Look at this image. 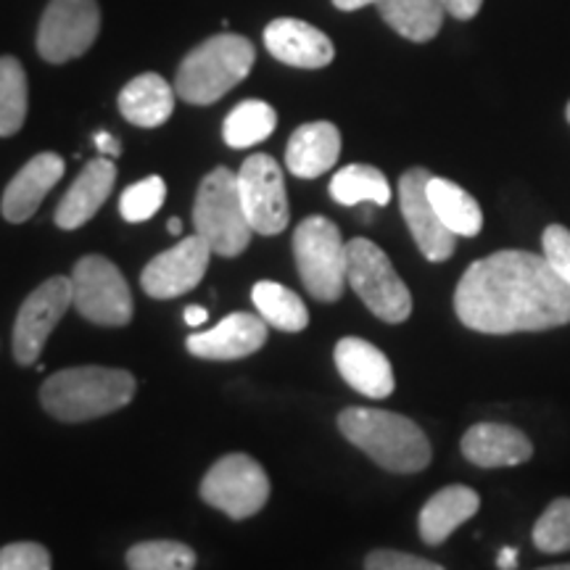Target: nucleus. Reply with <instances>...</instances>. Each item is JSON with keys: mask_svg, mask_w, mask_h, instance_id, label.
<instances>
[{"mask_svg": "<svg viewBox=\"0 0 570 570\" xmlns=\"http://www.w3.org/2000/svg\"><path fill=\"white\" fill-rule=\"evenodd\" d=\"M336 367L344 381L370 399L394 394V367L381 348L362 338H341L336 344Z\"/></svg>", "mask_w": 570, "mask_h": 570, "instance_id": "a211bd4d", "label": "nucleus"}, {"mask_svg": "<svg viewBox=\"0 0 570 570\" xmlns=\"http://www.w3.org/2000/svg\"><path fill=\"white\" fill-rule=\"evenodd\" d=\"M296 267L304 288L317 302L333 304L346 288V244L336 223L327 217H306L294 233Z\"/></svg>", "mask_w": 570, "mask_h": 570, "instance_id": "0eeeda50", "label": "nucleus"}, {"mask_svg": "<svg viewBox=\"0 0 570 570\" xmlns=\"http://www.w3.org/2000/svg\"><path fill=\"white\" fill-rule=\"evenodd\" d=\"M462 454L479 468H510L529 462L533 444L520 428L479 423L462 436Z\"/></svg>", "mask_w": 570, "mask_h": 570, "instance_id": "aec40b11", "label": "nucleus"}, {"mask_svg": "<svg viewBox=\"0 0 570 570\" xmlns=\"http://www.w3.org/2000/svg\"><path fill=\"white\" fill-rule=\"evenodd\" d=\"M428 198H431L433 209H436L439 219L449 233H454L458 238H473V235L481 233V206L458 183L446 180V177H431L428 180Z\"/></svg>", "mask_w": 570, "mask_h": 570, "instance_id": "b1692460", "label": "nucleus"}, {"mask_svg": "<svg viewBox=\"0 0 570 570\" xmlns=\"http://www.w3.org/2000/svg\"><path fill=\"white\" fill-rule=\"evenodd\" d=\"M481 508V497L470 487H446L433 494L420 510L417 529L425 544L439 547Z\"/></svg>", "mask_w": 570, "mask_h": 570, "instance_id": "4be33fe9", "label": "nucleus"}, {"mask_svg": "<svg viewBox=\"0 0 570 570\" xmlns=\"http://www.w3.org/2000/svg\"><path fill=\"white\" fill-rule=\"evenodd\" d=\"M130 570H194L196 552L183 541H140L127 552Z\"/></svg>", "mask_w": 570, "mask_h": 570, "instance_id": "c756f323", "label": "nucleus"}, {"mask_svg": "<svg viewBox=\"0 0 570 570\" xmlns=\"http://www.w3.org/2000/svg\"><path fill=\"white\" fill-rule=\"evenodd\" d=\"M212 248L202 235H188L180 244L161 252L142 269L140 283L151 298H177L194 291L209 269Z\"/></svg>", "mask_w": 570, "mask_h": 570, "instance_id": "ddd939ff", "label": "nucleus"}, {"mask_svg": "<svg viewBox=\"0 0 570 570\" xmlns=\"http://www.w3.org/2000/svg\"><path fill=\"white\" fill-rule=\"evenodd\" d=\"M238 190L248 225L256 235H277L288 227L291 204L283 169L269 154H254L240 164Z\"/></svg>", "mask_w": 570, "mask_h": 570, "instance_id": "9b49d317", "label": "nucleus"}, {"mask_svg": "<svg viewBox=\"0 0 570 570\" xmlns=\"http://www.w3.org/2000/svg\"><path fill=\"white\" fill-rule=\"evenodd\" d=\"M202 499L227 518L246 520L267 504L269 479L265 468L248 454H227L204 475Z\"/></svg>", "mask_w": 570, "mask_h": 570, "instance_id": "1a4fd4ad", "label": "nucleus"}, {"mask_svg": "<svg viewBox=\"0 0 570 570\" xmlns=\"http://www.w3.org/2000/svg\"><path fill=\"white\" fill-rule=\"evenodd\" d=\"M497 566L502 570H515L518 568V550H515V547H508V550L499 552Z\"/></svg>", "mask_w": 570, "mask_h": 570, "instance_id": "58836bf2", "label": "nucleus"}, {"mask_svg": "<svg viewBox=\"0 0 570 570\" xmlns=\"http://www.w3.org/2000/svg\"><path fill=\"white\" fill-rule=\"evenodd\" d=\"M441 3H444V11L449 17L465 21V19H473L475 13L481 11L483 0H441Z\"/></svg>", "mask_w": 570, "mask_h": 570, "instance_id": "c9c22d12", "label": "nucleus"}, {"mask_svg": "<svg viewBox=\"0 0 570 570\" xmlns=\"http://www.w3.org/2000/svg\"><path fill=\"white\" fill-rule=\"evenodd\" d=\"M346 283L383 323L399 325L412 315L410 288L396 275L386 252L373 240L352 238L346 244Z\"/></svg>", "mask_w": 570, "mask_h": 570, "instance_id": "423d86ee", "label": "nucleus"}, {"mask_svg": "<svg viewBox=\"0 0 570 570\" xmlns=\"http://www.w3.org/2000/svg\"><path fill=\"white\" fill-rule=\"evenodd\" d=\"M539 570H570V562H566V566H550V568H539Z\"/></svg>", "mask_w": 570, "mask_h": 570, "instance_id": "79ce46f5", "label": "nucleus"}, {"mask_svg": "<svg viewBox=\"0 0 570 570\" xmlns=\"http://www.w3.org/2000/svg\"><path fill=\"white\" fill-rule=\"evenodd\" d=\"M69 306H75L71 296V277H48L40 288H35L27 302L21 304L17 325H13V356L19 365H35L46 346L53 327L61 323Z\"/></svg>", "mask_w": 570, "mask_h": 570, "instance_id": "f8f14e48", "label": "nucleus"}, {"mask_svg": "<svg viewBox=\"0 0 570 570\" xmlns=\"http://www.w3.org/2000/svg\"><path fill=\"white\" fill-rule=\"evenodd\" d=\"M431 173L423 167L407 169L399 180V206H402L404 223H407L412 238L428 262H446L458 246V235L449 233L444 223L428 198V180Z\"/></svg>", "mask_w": 570, "mask_h": 570, "instance_id": "4468645a", "label": "nucleus"}, {"mask_svg": "<svg viewBox=\"0 0 570 570\" xmlns=\"http://www.w3.org/2000/svg\"><path fill=\"white\" fill-rule=\"evenodd\" d=\"M77 312L92 325L122 327L132 320V294L125 275L106 256H82L71 269Z\"/></svg>", "mask_w": 570, "mask_h": 570, "instance_id": "6e6552de", "label": "nucleus"}, {"mask_svg": "<svg viewBox=\"0 0 570 570\" xmlns=\"http://www.w3.org/2000/svg\"><path fill=\"white\" fill-rule=\"evenodd\" d=\"M331 196L341 206H386L391 202V185L386 175L370 164H348L331 180Z\"/></svg>", "mask_w": 570, "mask_h": 570, "instance_id": "a878e982", "label": "nucleus"}, {"mask_svg": "<svg viewBox=\"0 0 570 570\" xmlns=\"http://www.w3.org/2000/svg\"><path fill=\"white\" fill-rule=\"evenodd\" d=\"M454 312L487 336L537 333L570 323V283L531 252H497L473 262L454 291Z\"/></svg>", "mask_w": 570, "mask_h": 570, "instance_id": "f257e3e1", "label": "nucleus"}, {"mask_svg": "<svg viewBox=\"0 0 570 570\" xmlns=\"http://www.w3.org/2000/svg\"><path fill=\"white\" fill-rule=\"evenodd\" d=\"M566 114H568V122H570V104H568V111Z\"/></svg>", "mask_w": 570, "mask_h": 570, "instance_id": "37998d69", "label": "nucleus"}, {"mask_svg": "<svg viewBox=\"0 0 570 570\" xmlns=\"http://www.w3.org/2000/svg\"><path fill=\"white\" fill-rule=\"evenodd\" d=\"M377 11L391 30L412 42L436 38L446 13L441 0H377Z\"/></svg>", "mask_w": 570, "mask_h": 570, "instance_id": "393cba45", "label": "nucleus"}, {"mask_svg": "<svg viewBox=\"0 0 570 570\" xmlns=\"http://www.w3.org/2000/svg\"><path fill=\"white\" fill-rule=\"evenodd\" d=\"M175 88L161 75L135 77L119 92V111L130 125L138 127H161L175 111Z\"/></svg>", "mask_w": 570, "mask_h": 570, "instance_id": "5701e85b", "label": "nucleus"}, {"mask_svg": "<svg viewBox=\"0 0 570 570\" xmlns=\"http://www.w3.org/2000/svg\"><path fill=\"white\" fill-rule=\"evenodd\" d=\"M265 48L273 59L296 69H323L336 59V46L323 30L302 19H275L265 27Z\"/></svg>", "mask_w": 570, "mask_h": 570, "instance_id": "2eb2a0df", "label": "nucleus"}, {"mask_svg": "<svg viewBox=\"0 0 570 570\" xmlns=\"http://www.w3.org/2000/svg\"><path fill=\"white\" fill-rule=\"evenodd\" d=\"M0 570H51V554L35 541H17L0 550Z\"/></svg>", "mask_w": 570, "mask_h": 570, "instance_id": "473e14b6", "label": "nucleus"}, {"mask_svg": "<svg viewBox=\"0 0 570 570\" xmlns=\"http://www.w3.org/2000/svg\"><path fill=\"white\" fill-rule=\"evenodd\" d=\"M63 177V159L59 154H38L30 159L24 167L19 169L17 177L9 183L3 194V217L9 223L19 225L35 217V212L40 209V204L46 202V196L51 194L53 185Z\"/></svg>", "mask_w": 570, "mask_h": 570, "instance_id": "f3484780", "label": "nucleus"}, {"mask_svg": "<svg viewBox=\"0 0 570 570\" xmlns=\"http://www.w3.org/2000/svg\"><path fill=\"white\" fill-rule=\"evenodd\" d=\"M114 183H117V167L109 156H98L85 164V169L71 183L67 196L61 198L59 209H56V225L61 230H77L85 223L96 217V212L106 204L111 196Z\"/></svg>", "mask_w": 570, "mask_h": 570, "instance_id": "6ab92c4d", "label": "nucleus"}, {"mask_svg": "<svg viewBox=\"0 0 570 570\" xmlns=\"http://www.w3.org/2000/svg\"><path fill=\"white\" fill-rule=\"evenodd\" d=\"M341 156V132L333 122L302 125L285 146V167L302 180L331 173Z\"/></svg>", "mask_w": 570, "mask_h": 570, "instance_id": "412c9836", "label": "nucleus"}, {"mask_svg": "<svg viewBox=\"0 0 570 570\" xmlns=\"http://www.w3.org/2000/svg\"><path fill=\"white\" fill-rule=\"evenodd\" d=\"M196 233L209 244L214 254L233 259L252 244V225L244 212L238 190V175L227 167L212 169L198 185L194 204Z\"/></svg>", "mask_w": 570, "mask_h": 570, "instance_id": "39448f33", "label": "nucleus"}, {"mask_svg": "<svg viewBox=\"0 0 570 570\" xmlns=\"http://www.w3.org/2000/svg\"><path fill=\"white\" fill-rule=\"evenodd\" d=\"M206 320H209V312H206L204 306H188V309H185V325L202 327Z\"/></svg>", "mask_w": 570, "mask_h": 570, "instance_id": "4c0bfd02", "label": "nucleus"}, {"mask_svg": "<svg viewBox=\"0 0 570 570\" xmlns=\"http://www.w3.org/2000/svg\"><path fill=\"white\" fill-rule=\"evenodd\" d=\"M101 32L96 0H51L40 19L38 51L48 63H67L88 53Z\"/></svg>", "mask_w": 570, "mask_h": 570, "instance_id": "9d476101", "label": "nucleus"}, {"mask_svg": "<svg viewBox=\"0 0 570 570\" xmlns=\"http://www.w3.org/2000/svg\"><path fill=\"white\" fill-rule=\"evenodd\" d=\"M167 202V183L159 175L146 177V180L130 185L119 198V214L127 223H146Z\"/></svg>", "mask_w": 570, "mask_h": 570, "instance_id": "2f4dec72", "label": "nucleus"}, {"mask_svg": "<svg viewBox=\"0 0 570 570\" xmlns=\"http://www.w3.org/2000/svg\"><path fill=\"white\" fill-rule=\"evenodd\" d=\"M365 570H446L439 562H431L417 554L396 552V550H375L367 554Z\"/></svg>", "mask_w": 570, "mask_h": 570, "instance_id": "f704fd0d", "label": "nucleus"}, {"mask_svg": "<svg viewBox=\"0 0 570 570\" xmlns=\"http://www.w3.org/2000/svg\"><path fill=\"white\" fill-rule=\"evenodd\" d=\"M541 248L544 259L562 281L570 283V230L562 225H550L541 235Z\"/></svg>", "mask_w": 570, "mask_h": 570, "instance_id": "72a5a7b5", "label": "nucleus"}, {"mask_svg": "<svg viewBox=\"0 0 570 570\" xmlns=\"http://www.w3.org/2000/svg\"><path fill=\"white\" fill-rule=\"evenodd\" d=\"M96 146H98V154H104V156H109V159H114V156H119L122 154V142H119L117 138H114V135H109V132H96Z\"/></svg>", "mask_w": 570, "mask_h": 570, "instance_id": "e433bc0d", "label": "nucleus"}, {"mask_svg": "<svg viewBox=\"0 0 570 570\" xmlns=\"http://www.w3.org/2000/svg\"><path fill=\"white\" fill-rule=\"evenodd\" d=\"M252 302L259 317L277 331L298 333L309 325V312H306L302 296L281 283L259 281L252 291Z\"/></svg>", "mask_w": 570, "mask_h": 570, "instance_id": "bb28decb", "label": "nucleus"}, {"mask_svg": "<svg viewBox=\"0 0 570 570\" xmlns=\"http://www.w3.org/2000/svg\"><path fill=\"white\" fill-rule=\"evenodd\" d=\"M167 230L173 233V235H180V233H183V223H180V219H177V217H173V219H169V223H167Z\"/></svg>", "mask_w": 570, "mask_h": 570, "instance_id": "a19ab883", "label": "nucleus"}, {"mask_svg": "<svg viewBox=\"0 0 570 570\" xmlns=\"http://www.w3.org/2000/svg\"><path fill=\"white\" fill-rule=\"evenodd\" d=\"M533 544L547 554L570 550V499H554L533 525Z\"/></svg>", "mask_w": 570, "mask_h": 570, "instance_id": "7c9ffc66", "label": "nucleus"}, {"mask_svg": "<svg viewBox=\"0 0 570 570\" xmlns=\"http://www.w3.org/2000/svg\"><path fill=\"white\" fill-rule=\"evenodd\" d=\"M135 381L127 370L69 367L48 377L40 389V402L48 415L63 423H85L127 407L132 402Z\"/></svg>", "mask_w": 570, "mask_h": 570, "instance_id": "f03ea898", "label": "nucleus"}, {"mask_svg": "<svg viewBox=\"0 0 570 570\" xmlns=\"http://www.w3.org/2000/svg\"><path fill=\"white\" fill-rule=\"evenodd\" d=\"M27 75L19 59L0 56V138H11L27 119Z\"/></svg>", "mask_w": 570, "mask_h": 570, "instance_id": "c85d7f7f", "label": "nucleus"}, {"mask_svg": "<svg viewBox=\"0 0 570 570\" xmlns=\"http://www.w3.org/2000/svg\"><path fill=\"white\" fill-rule=\"evenodd\" d=\"M277 127V114L265 101H244L227 114L223 138L230 148H252L265 142Z\"/></svg>", "mask_w": 570, "mask_h": 570, "instance_id": "cd10ccee", "label": "nucleus"}, {"mask_svg": "<svg viewBox=\"0 0 570 570\" xmlns=\"http://www.w3.org/2000/svg\"><path fill=\"white\" fill-rule=\"evenodd\" d=\"M188 352L202 360L212 362H230L259 352L267 344V323L259 315L248 312H235L227 315L223 323H217L209 331L188 336Z\"/></svg>", "mask_w": 570, "mask_h": 570, "instance_id": "dca6fc26", "label": "nucleus"}, {"mask_svg": "<svg viewBox=\"0 0 570 570\" xmlns=\"http://www.w3.org/2000/svg\"><path fill=\"white\" fill-rule=\"evenodd\" d=\"M346 441L391 473H417L431 462V441L410 417L389 410L348 407L338 415Z\"/></svg>", "mask_w": 570, "mask_h": 570, "instance_id": "7ed1b4c3", "label": "nucleus"}, {"mask_svg": "<svg viewBox=\"0 0 570 570\" xmlns=\"http://www.w3.org/2000/svg\"><path fill=\"white\" fill-rule=\"evenodd\" d=\"M370 3H377V0H333V6L341 11H356V9H365Z\"/></svg>", "mask_w": 570, "mask_h": 570, "instance_id": "ea45409f", "label": "nucleus"}, {"mask_svg": "<svg viewBox=\"0 0 570 570\" xmlns=\"http://www.w3.org/2000/svg\"><path fill=\"white\" fill-rule=\"evenodd\" d=\"M254 61L252 40L233 32L214 35L185 56L175 77V92L185 104L209 106L244 82Z\"/></svg>", "mask_w": 570, "mask_h": 570, "instance_id": "20e7f679", "label": "nucleus"}]
</instances>
